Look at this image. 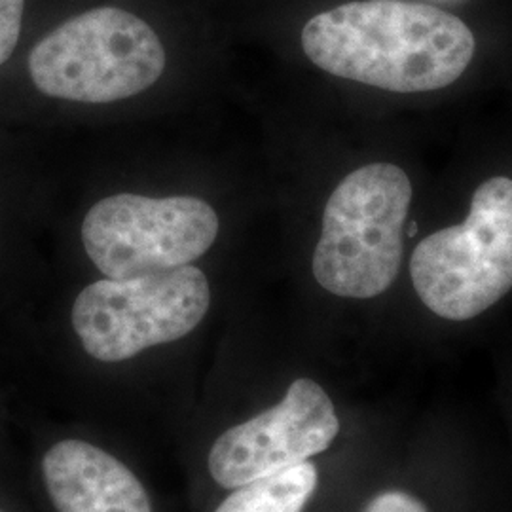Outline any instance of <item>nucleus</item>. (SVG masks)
Instances as JSON below:
<instances>
[{
	"label": "nucleus",
	"instance_id": "nucleus-1",
	"mask_svg": "<svg viewBox=\"0 0 512 512\" xmlns=\"http://www.w3.org/2000/svg\"><path fill=\"white\" fill-rule=\"evenodd\" d=\"M302 48L319 69L395 93L433 92L467 71L476 42L454 14L406 0H357L311 18Z\"/></svg>",
	"mask_w": 512,
	"mask_h": 512
},
{
	"label": "nucleus",
	"instance_id": "nucleus-2",
	"mask_svg": "<svg viewBox=\"0 0 512 512\" xmlns=\"http://www.w3.org/2000/svg\"><path fill=\"white\" fill-rule=\"evenodd\" d=\"M412 184L399 165L368 164L336 186L313 253L317 283L336 296L374 298L397 279Z\"/></svg>",
	"mask_w": 512,
	"mask_h": 512
},
{
	"label": "nucleus",
	"instance_id": "nucleus-3",
	"mask_svg": "<svg viewBox=\"0 0 512 512\" xmlns=\"http://www.w3.org/2000/svg\"><path fill=\"white\" fill-rule=\"evenodd\" d=\"M164 69V44L154 29L114 6L67 19L29 55L40 92L78 103L128 99L156 84Z\"/></svg>",
	"mask_w": 512,
	"mask_h": 512
},
{
	"label": "nucleus",
	"instance_id": "nucleus-4",
	"mask_svg": "<svg viewBox=\"0 0 512 512\" xmlns=\"http://www.w3.org/2000/svg\"><path fill=\"white\" fill-rule=\"evenodd\" d=\"M421 302L448 321H469L512 289V179L480 184L463 224L421 241L410 258Z\"/></svg>",
	"mask_w": 512,
	"mask_h": 512
},
{
	"label": "nucleus",
	"instance_id": "nucleus-5",
	"mask_svg": "<svg viewBox=\"0 0 512 512\" xmlns=\"http://www.w3.org/2000/svg\"><path fill=\"white\" fill-rule=\"evenodd\" d=\"M211 304L209 281L194 266L88 285L73 304V329L86 353L122 363L141 351L181 340Z\"/></svg>",
	"mask_w": 512,
	"mask_h": 512
},
{
	"label": "nucleus",
	"instance_id": "nucleus-6",
	"mask_svg": "<svg viewBox=\"0 0 512 512\" xmlns=\"http://www.w3.org/2000/svg\"><path fill=\"white\" fill-rule=\"evenodd\" d=\"M217 236L215 209L192 196L116 194L95 203L82 224L86 253L110 279L188 266Z\"/></svg>",
	"mask_w": 512,
	"mask_h": 512
},
{
	"label": "nucleus",
	"instance_id": "nucleus-7",
	"mask_svg": "<svg viewBox=\"0 0 512 512\" xmlns=\"http://www.w3.org/2000/svg\"><path fill=\"white\" fill-rule=\"evenodd\" d=\"M340 433L327 391L298 378L281 403L226 429L213 442L207 469L220 488L236 490L323 454Z\"/></svg>",
	"mask_w": 512,
	"mask_h": 512
},
{
	"label": "nucleus",
	"instance_id": "nucleus-8",
	"mask_svg": "<svg viewBox=\"0 0 512 512\" xmlns=\"http://www.w3.org/2000/svg\"><path fill=\"white\" fill-rule=\"evenodd\" d=\"M40 469L57 512H152L143 482L92 442H55Z\"/></svg>",
	"mask_w": 512,
	"mask_h": 512
},
{
	"label": "nucleus",
	"instance_id": "nucleus-9",
	"mask_svg": "<svg viewBox=\"0 0 512 512\" xmlns=\"http://www.w3.org/2000/svg\"><path fill=\"white\" fill-rule=\"evenodd\" d=\"M319 484L311 461L232 490L215 512H302Z\"/></svg>",
	"mask_w": 512,
	"mask_h": 512
},
{
	"label": "nucleus",
	"instance_id": "nucleus-10",
	"mask_svg": "<svg viewBox=\"0 0 512 512\" xmlns=\"http://www.w3.org/2000/svg\"><path fill=\"white\" fill-rule=\"evenodd\" d=\"M25 0H0V65L10 59L18 46Z\"/></svg>",
	"mask_w": 512,
	"mask_h": 512
},
{
	"label": "nucleus",
	"instance_id": "nucleus-11",
	"mask_svg": "<svg viewBox=\"0 0 512 512\" xmlns=\"http://www.w3.org/2000/svg\"><path fill=\"white\" fill-rule=\"evenodd\" d=\"M363 512H429L418 497L401 490L382 492L370 499Z\"/></svg>",
	"mask_w": 512,
	"mask_h": 512
},
{
	"label": "nucleus",
	"instance_id": "nucleus-12",
	"mask_svg": "<svg viewBox=\"0 0 512 512\" xmlns=\"http://www.w3.org/2000/svg\"><path fill=\"white\" fill-rule=\"evenodd\" d=\"M416 232H418V224H416V222H410V226H408V236H416Z\"/></svg>",
	"mask_w": 512,
	"mask_h": 512
},
{
	"label": "nucleus",
	"instance_id": "nucleus-13",
	"mask_svg": "<svg viewBox=\"0 0 512 512\" xmlns=\"http://www.w3.org/2000/svg\"><path fill=\"white\" fill-rule=\"evenodd\" d=\"M0 512H4V511H2V509H0Z\"/></svg>",
	"mask_w": 512,
	"mask_h": 512
}]
</instances>
